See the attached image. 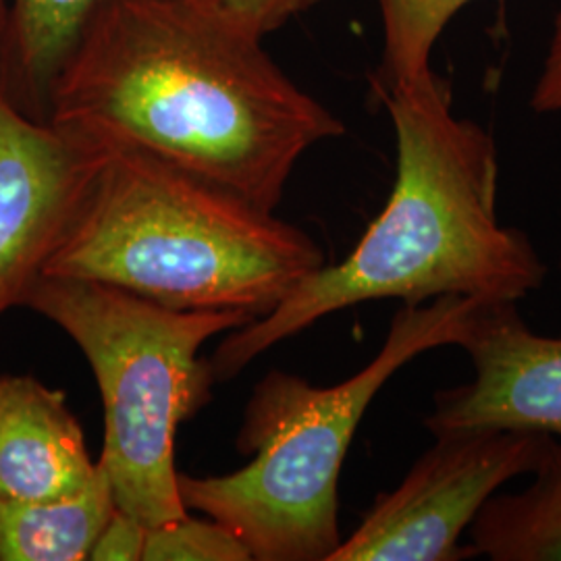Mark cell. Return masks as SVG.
Here are the masks:
<instances>
[{
    "mask_svg": "<svg viewBox=\"0 0 561 561\" xmlns=\"http://www.w3.org/2000/svg\"><path fill=\"white\" fill-rule=\"evenodd\" d=\"M115 510L101 463L94 481L78 495L53 502H0V561L88 560Z\"/></svg>",
    "mask_w": 561,
    "mask_h": 561,
    "instance_id": "cell-11",
    "label": "cell"
},
{
    "mask_svg": "<svg viewBox=\"0 0 561 561\" xmlns=\"http://www.w3.org/2000/svg\"><path fill=\"white\" fill-rule=\"evenodd\" d=\"M96 470L60 389L32 375H0V502L71 497Z\"/></svg>",
    "mask_w": 561,
    "mask_h": 561,
    "instance_id": "cell-9",
    "label": "cell"
},
{
    "mask_svg": "<svg viewBox=\"0 0 561 561\" xmlns=\"http://www.w3.org/2000/svg\"><path fill=\"white\" fill-rule=\"evenodd\" d=\"M533 481L493 495L470 524L474 556L491 561H561V442H553Z\"/></svg>",
    "mask_w": 561,
    "mask_h": 561,
    "instance_id": "cell-12",
    "label": "cell"
},
{
    "mask_svg": "<svg viewBox=\"0 0 561 561\" xmlns=\"http://www.w3.org/2000/svg\"><path fill=\"white\" fill-rule=\"evenodd\" d=\"M377 92L398 144L396 183L381 215L345 261L324 264L271 314L233 329L206 360L215 381L233 379L268 347L366 301H520L541 289L547 266L533 241L500 222L493 136L454 115L451 88L433 69Z\"/></svg>",
    "mask_w": 561,
    "mask_h": 561,
    "instance_id": "cell-2",
    "label": "cell"
},
{
    "mask_svg": "<svg viewBox=\"0 0 561 561\" xmlns=\"http://www.w3.org/2000/svg\"><path fill=\"white\" fill-rule=\"evenodd\" d=\"M23 308L60 327L101 389V463L117 510L146 528L190 514L180 493L175 437L210 400L213 375L202 345L252 319L231 310H171L96 280L48 277Z\"/></svg>",
    "mask_w": 561,
    "mask_h": 561,
    "instance_id": "cell-5",
    "label": "cell"
},
{
    "mask_svg": "<svg viewBox=\"0 0 561 561\" xmlns=\"http://www.w3.org/2000/svg\"><path fill=\"white\" fill-rule=\"evenodd\" d=\"M248 547L221 522L206 516L169 522L146 530L141 561H250Z\"/></svg>",
    "mask_w": 561,
    "mask_h": 561,
    "instance_id": "cell-14",
    "label": "cell"
},
{
    "mask_svg": "<svg viewBox=\"0 0 561 561\" xmlns=\"http://www.w3.org/2000/svg\"><path fill=\"white\" fill-rule=\"evenodd\" d=\"M470 381L435 393L424 426L435 435L516 428L561 442V337L535 333L516 301H482L460 345Z\"/></svg>",
    "mask_w": 561,
    "mask_h": 561,
    "instance_id": "cell-8",
    "label": "cell"
},
{
    "mask_svg": "<svg viewBox=\"0 0 561 561\" xmlns=\"http://www.w3.org/2000/svg\"><path fill=\"white\" fill-rule=\"evenodd\" d=\"M530 108L537 113H561V11L553 21V34L530 96Z\"/></svg>",
    "mask_w": 561,
    "mask_h": 561,
    "instance_id": "cell-17",
    "label": "cell"
},
{
    "mask_svg": "<svg viewBox=\"0 0 561 561\" xmlns=\"http://www.w3.org/2000/svg\"><path fill=\"white\" fill-rule=\"evenodd\" d=\"M227 15L264 38L283 23L319 4L321 0H210Z\"/></svg>",
    "mask_w": 561,
    "mask_h": 561,
    "instance_id": "cell-15",
    "label": "cell"
},
{
    "mask_svg": "<svg viewBox=\"0 0 561 561\" xmlns=\"http://www.w3.org/2000/svg\"><path fill=\"white\" fill-rule=\"evenodd\" d=\"M382 62L375 88L428 73L431 55L447 23L472 0H379Z\"/></svg>",
    "mask_w": 561,
    "mask_h": 561,
    "instance_id": "cell-13",
    "label": "cell"
},
{
    "mask_svg": "<svg viewBox=\"0 0 561 561\" xmlns=\"http://www.w3.org/2000/svg\"><path fill=\"white\" fill-rule=\"evenodd\" d=\"M560 271H561V256H560Z\"/></svg>",
    "mask_w": 561,
    "mask_h": 561,
    "instance_id": "cell-19",
    "label": "cell"
},
{
    "mask_svg": "<svg viewBox=\"0 0 561 561\" xmlns=\"http://www.w3.org/2000/svg\"><path fill=\"white\" fill-rule=\"evenodd\" d=\"M553 437L516 428L435 435L405 479L377 497L329 561H461V535L505 482L533 474Z\"/></svg>",
    "mask_w": 561,
    "mask_h": 561,
    "instance_id": "cell-6",
    "label": "cell"
},
{
    "mask_svg": "<svg viewBox=\"0 0 561 561\" xmlns=\"http://www.w3.org/2000/svg\"><path fill=\"white\" fill-rule=\"evenodd\" d=\"M324 252L275 213L131 148H111L44 268L171 310L271 314Z\"/></svg>",
    "mask_w": 561,
    "mask_h": 561,
    "instance_id": "cell-3",
    "label": "cell"
},
{
    "mask_svg": "<svg viewBox=\"0 0 561 561\" xmlns=\"http://www.w3.org/2000/svg\"><path fill=\"white\" fill-rule=\"evenodd\" d=\"M146 526L141 522L115 510L113 518L106 522L99 539L94 542L92 561H141L146 545Z\"/></svg>",
    "mask_w": 561,
    "mask_h": 561,
    "instance_id": "cell-16",
    "label": "cell"
},
{
    "mask_svg": "<svg viewBox=\"0 0 561 561\" xmlns=\"http://www.w3.org/2000/svg\"><path fill=\"white\" fill-rule=\"evenodd\" d=\"M104 0H13L0 44V94L48 123L50 92L83 23Z\"/></svg>",
    "mask_w": 561,
    "mask_h": 561,
    "instance_id": "cell-10",
    "label": "cell"
},
{
    "mask_svg": "<svg viewBox=\"0 0 561 561\" xmlns=\"http://www.w3.org/2000/svg\"><path fill=\"white\" fill-rule=\"evenodd\" d=\"M106 152L101 141L25 117L0 94V317L44 275Z\"/></svg>",
    "mask_w": 561,
    "mask_h": 561,
    "instance_id": "cell-7",
    "label": "cell"
},
{
    "mask_svg": "<svg viewBox=\"0 0 561 561\" xmlns=\"http://www.w3.org/2000/svg\"><path fill=\"white\" fill-rule=\"evenodd\" d=\"M481 304L460 296L403 304L377 356L331 387L268 373L248 400L238 433V449L252 460L221 477L180 472L183 505L221 522L252 560H331L343 541L341 468L370 401L408 362L460 345Z\"/></svg>",
    "mask_w": 561,
    "mask_h": 561,
    "instance_id": "cell-4",
    "label": "cell"
},
{
    "mask_svg": "<svg viewBox=\"0 0 561 561\" xmlns=\"http://www.w3.org/2000/svg\"><path fill=\"white\" fill-rule=\"evenodd\" d=\"M7 15H9V7H7L4 0H0V44H2L4 27H7Z\"/></svg>",
    "mask_w": 561,
    "mask_h": 561,
    "instance_id": "cell-18",
    "label": "cell"
},
{
    "mask_svg": "<svg viewBox=\"0 0 561 561\" xmlns=\"http://www.w3.org/2000/svg\"><path fill=\"white\" fill-rule=\"evenodd\" d=\"M48 123L131 148L275 213L301 157L345 125L210 0H104L50 92Z\"/></svg>",
    "mask_w": 561,
    "mask_h": 561,
    "instance_id": "cell-1",
    "label": "cell"
}]
</instances>
